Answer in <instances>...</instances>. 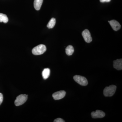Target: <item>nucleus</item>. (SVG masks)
<instances>
[{"mask_svg":"<svg viewBox=\"0 0 122 122\" xmlns=\"http://www.w3.org/2000/svg\"><path fill=\"white\" fill-rule=\"evenodd\" d=\"M116 86L115 85H111L106 87L103 90V94L106 97H111L115 93Z\"/></svg>","mask_w":122,"mask_h":122,"instance_id":"nucleus-1","label":"nucleus"},{"mask_svg":"<svg viewBox=\"0 0 122 122\" xmlns=\"http://www.w3.org/2000/svg\"><path fill=\"white\" fill-rule=\"evenodd\" d=\"M46 50V46L45 45L41 44L33 48L32 53L34 55H40L44 53Z\"/></svg>","mask_w":122,"mask_h":122,"instance_id":"nucleus-2","label":"nucleus"},{"mask_svg":"<svg viewBox=\"0 0 122 122\" xmlns=\"http://www.w3.org/2000/svg\"><path fill=\"white\" fill-rule=\"evenodd\" d=\"M28 99V95L26 94H21L18 96L15 100V105L16 106H19L24 104Z\"/></svg>","mask_w":122,"mask_h":122,"instance_id":"nucleus-3","label":"nucleus"},{"mask_svg":"<svg viewBox=\"0 0 122 122\" xmlns=\"http://www.w3.org/2000/svg\"><path fill=\"white\" fill-rule=\"evenodd\" d=\"M73 78L76 82L81 86H86L88 84L87 79L83 76L76 75L74 76Z\"/></svg>","mask_w":122,"mask_h":122,"instance_id":"nucleus-4","label":"nucleus"},{"mask_svg":"<svg viewBox=\"0 0 122 122\" xmlns=\"http://www.w3.org/2000/svg\"><path fill=\"white\" fill-rule=\"evenodd\" d=\"M82 34L86 42L90 43L92 41V38L91 37L90 33L89 30L85 29L82 32Z\"/></svg>","mask_w":122,"mask_h":122,"instance_id":"nucleus-5","label":"nucleus"},{"mask_svg":"<svg viewBox=\"0 0 122 122\" xmlns=\"http://www.w3.org/2000/svg\"><path fill=\"white\" fill-rule=\"evenodd\" d=\"M66 92L65 91H60L54 93L52 97L55 100H58L63 98L65 96Z\"/></svg>","mask_w":122,"mask_h":122,"instance_id":"nucleus-6","label":"nucleus"},{"mask_svg":"<svg viewBox=\"0 0 122 122\" xmlns=\"http://www.w3.org/2000/svg\"><path fill=\"white\" fill-rule=\"evenodd\" d=\"M91 115L92 117L93 118H100L104 117L105 116V114L102 111L97 110L95 112H92Z\"/></svg>","mask_w":122,"mask_h":122,"instance_id":"nucleus-7","label":"nucleus"},{"mask_svg":"<svg viewBox=\"0 0 122 122\" xmlns=\"http://www.w3.org/2000/svg\"><path fill=\"white\" fill-rule=\"evenodd\" d=\"M109 23L112 27V29L115 31L118 30L121 28V26L120 24L116 20H111L110 21Z\"/></svg>","mask_w":122,"mask_h":122,"instance_id":"nucleus-8","label":"nucleus"},{"mask_svg":"<svg viewBox=\"0 0 122 122\" xmlns=\"http://www.w3.org/2000/svg\"><path fill=\"white\" fill-rule=\"evenodd\" d=\"M114 68L118 70H120L122 69V59H117L113 61Z\"/></svg>","mask_w":122,"mask_h":122,"instance_id":"nucleus-9","label":"nucleus"},{"mask_svg":"<svg viewBox=\"0 0 122 122\" xmlns=\"http://www.w3.org/2000/svg\"><path fill=\"white\" fill-rule=\"evenodd\" d=\"M43 0H34V7L36 10H39L41 7Z\"/></svg>","mask_w":122,"mask_h":122,"instance_id":"nucleus-10","label":"nucleus"},{"mask_svg":"<svg viewBox=\"0 0 122 122\" xmlns=\"http://www.w3.org/2000/svg\"><path fill=\"white\" fill-rule=\"evenodd\" d=\"M50 74V70L49 68H45L43 70L42 73V77L44 79H46L49 77Z\"/></svg>","mask_w":122,"mask_h":122,"instance_id":"nucleus-11","label":"nucleus"},{"mask_svg":"<svg viewBox=\"0 0 122 122\" xmlns=\"http://www.w3.org/2000/svg\"><path fill=\"white\" fill-rule=\"evenodd\" d=\"M74 51V49L72 46H68L66 49V53L68 56H71L73 53Z\"/></svg>","mask_w":122,"mask_h":122,"instance_id":"nucleus-12","label":"nucleus"},{"mask_svg":"<svg viewBox=\"0 0 122 122\" xmlns=\"http://www.w3.org/2000/svg\"><path fill=\"white\" fill-rule=\"evenodd\" d=\"M56 24V19L54 18H51L47 25V27L49 29L53 28Z\"/></svg>","mask_w":122,"mask_h":122,"instance_id":"nucleus-13","label":"nucleus"},{"mask_svg":"<svg viewBox=\"0 0 122 122\" xmlns=\"http://www.w3.org/2000/svg\"><path fill=\"white\" fill-rule=\"evenodd\" d=\"M8 21V18L7 15L4 14L0 13V22L7 23Z\"/></svg>","mask_w":122,"mask_h":122,"instance_id":"nucleus-14","label":"nucleus"},{"mask_svg":"<svg viewBox=\"0 0 122 122\" xmlns=\"http://www.w3.org/2000/svg\"><path fill=\"white\" fill-rule=\"evenodd\" d=\"M54 122H65V120L61 118H57L54 120Z\"/></svg>","mask_w":122,"mask_h":122,"instance_id":"nucleus-15","label":"nucleus"},{"mask_svg":"<svg viewBox=\"0 0 122 122\" xmlns=\"http://www.w3.org/2000/svg\"><path fill=\"white\" fill-rule=\"evenodd\" d=\"M3 95L1 93H0V105H1V103L3 102Z\"/></svg>","mask_w":122,"mask_h":122,"instance_id":"nucleus-16","label":"nucleus"},{"mask_svg":"<svg viewBox=\"0 0 122 122\" xmlns=\"http://www.w3.org/2000/svg\"><path fill=\"white\" fill-rule=\"evenodd\" d=\"M111 0H100V1L102 2H109Z\"/></svg>","mask_w":122,"mask_h":122,"instance_id":"nucleus-17","label":"nucleus"},{"mask_svg":"<svg viewBox=\"0 0 122 122\" xmlns=\"http://www.w3.org/2000/svg\"><path fill=\"white\" fill-rule=\"evenodd\" d=\"M110 21H108V22H110Z\"/></svg>","mask_w":122,"mask_h":122,"instance_id":"nucleus-18","label":"nucleus"}]
</instances>
